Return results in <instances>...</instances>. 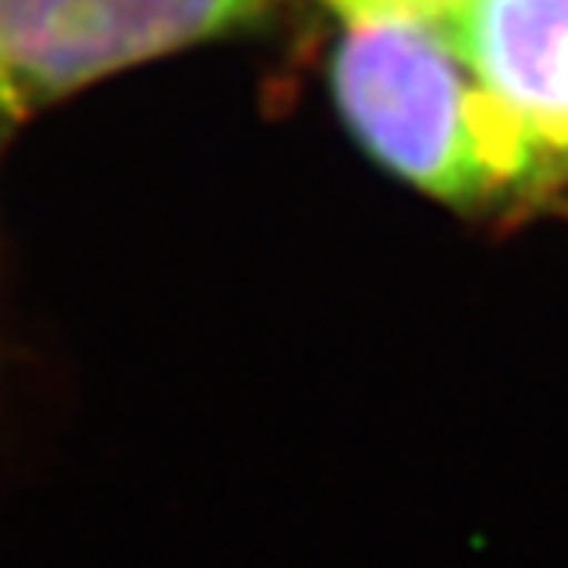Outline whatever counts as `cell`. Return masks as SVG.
<instances>
[{"instance_id":"2","label":"cell","mask_w":568,"mask_h":568,"mask_svg":"<svg viewBox=\"0 0 568 568\" xmlns=\"http://www.w3.org/2000/svg\"><path fill=\"white\" fill-rule=\"evenodd\" d=\"M277 0H0V134L131 65L226 38Z\"/></svg>"},{"instance_id":"3","label":"cell","mask_w":568,"mask_h":568,"mask_svg":"<svg viewBox=\"0 0 568 568\" xmlns=\"http://www.w3.org/2000/svg\"><path fill=\"white\" fill-rule=\"evenodd\" d=\"M442 31L548 165L568 161V0H469Z\"/></svg>"},{"instance_id":"1","label":"cell","mask_w":568,"mask_h":568,"mask_svg":"<svg viewBox=\"0 0 568 568\" xmlns=\"http://www.w3.org/2000/svg\"><path fill=\"white\" fill-rule=\"evenodd\" d=\"M329 79L359 148L400 182L459 210L535 189L551 169L476 83L442 24H349Z\"/></svg>"},{"instance_id":"4","label":"cell","mask_w":568,"mask_h":568,"mask_svg":"<svg viewBox=\"0 0 568 568\" xmlns=\"http://www.w3.org/2000/svg\"><path fill=\"white\" fill-rule=\"evenodd\" d=\"M326 4L336 14H343L349 24H367V21L445 24L453 14H459L469 0H326Z\"/></svg>"}]
</instances>
